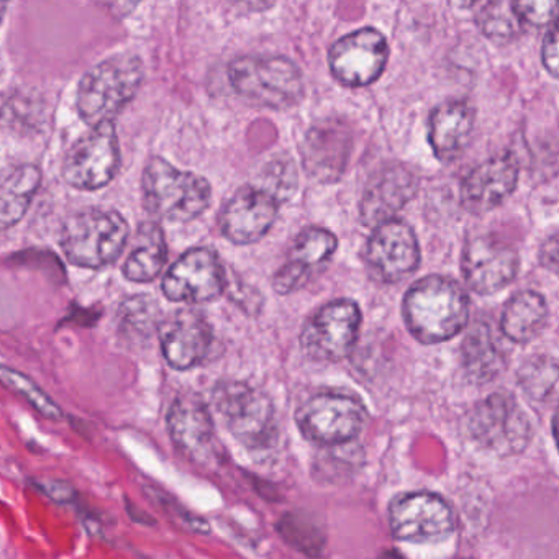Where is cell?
Here are the masks:
<instances>
[{
    "label": "cell",
    "mask_w": 559,
    "mask_h": 559,
    "mask_svg": "<svg viewBox=\"0 0 559 559\" xmlns=\"http://www.w3.org/2000/svg\"><path fill=\"white\" fill-rule=\"evenodd\" d=\"M0 382L8 385L11 391L21 395L22 399H25L45 418H50V420H61L63 418V411H61L60 405L40 385L35 384L28 376L22 374L21 371H15V369L8 368V366H0Z\"/></svg>",
    "instance_id": "cell-31"
},
{
    "label": "cell",
    "mask_w": 559,
    "mask_h": 559,
    "mask_svg": "<svg viewBox=\"0 0 559 559\" xmlns=\"http://www.w3.org/2000/svg\"><path fill=\"white\" fill-rule=\"evenodd\" d=\"M41 173L37 166L24 165L0 182V230L14 227L27 214L32 199L40 188Z\"/></svg>",
    "instance_id": "cell-25"
},
{
    "label": "cell",
    "mask_w": 559,
    "mask_h": 559,
    "mask_svg": "<svg viewBox=\"0 0 559 559\" xmlns=\"http://www.w3.org/2000/svg\"><path fill=\"white\" fill-rule=\"evenodd\" d=\"M228 431L245 447L263 450L276 438V418L271 399L245 382L224 381L212 395Z\"/></svg>",
    "instance_id": "cell-6"
},
{
    "label": "cell",
    "mask_w": 559,
    "mask_h": 559,
    "mask_svg": "<svg viewBox=\"0 0 559 559\" xmlns=\"http://www.w3.org/2000/svg\"><path fill=\"white\" fill-rule=\"evenodd\" d=\"M166 257L168 247L162 227L155 222H145L133 238V250L123 264V274L132 283H150L162 273Z\"/></svg>",
    "instance_id": "cell-24"
},
{
    "label": "cell",
    "mask_w": 559,
    "mask_h": 559,
    "mask_svg": "<svg viewBox=\"0 0 559 559\" xmlns=\"http://www.w3.org/2000/svg\"><path fill=\"white\" fill-rule=\"evenodd\" d=\"M359 326V307L352 300H333L306 323L300 345L306 355L316 361H342L355 348Z\"/></svg>",
    "instance_id": "cell-10"
},
{
    "label": "cell",
    "mask_w": 559,
    "mask_h": 559,
    "mask_svg": "<svg viewBox=\"0 0 559 559\" xmlns=\"http://www.w3.org/2000/svg\"><path fill=\"white\" fill-rule=\"evenodd\" d=\"M224 289V267L209 248L186 251L163 280V293L173 302H211L221 297Z\"/></svg>",
    "instance_id": "cell-12"
},
{
    "label": "cell",
    "mask_w": 559,
    "mask_h": 559,
    "mask_svg": "<svg viewBox=\"0 0 559 559\" xmlns=\"http://www.w3.org/2000/svg\"><path fill=\"white\" fill-rule=\"evenodd\" d=\"M476 110L469 100H448L431 112L428 140L440 162L453 163L463 156L473 136Z\"/></svg>",
    "instance_id": "cell-22"
},
{
    "label": "cell",
    "mask_w": 559,
    "mask_h": 559,
    "mask_svg": "<svg viewBox=\"0 0 559 559\" xmlns=\"http://www.w3.org/2000/svg\"><path fill=\"white\" fill-rule=\"evenodd\" d=\"M9 0H0V24L4 21L5 12H8Z\"/></svg>",
    "instance_id": "cell-42"
},
{
    "label": "cell",
    "mask_w": 559,
    "mask_h": 559,
    "mask_svg": "<svg viewBox=\"0 0 559 559\" xmlns=\"http://www.w3.org/2000/svg\"><path fill=\"white\" fill-rule=\"evenodd\" d=\"M558 382V362L548 355H536L526 359L519 369V384L533 401H546L555 394Z\"/></svg>",
    "instance_id": "cell-30"
},
{
    "label": "cell",
    "mask_w": 559,
    "mask_h": 559,
    "mask_svg": "<svg viewBox=\"0 0 559 559\" xmlns=\"http://www.w3.org/2000/svg\"><path fill=\"white\" fill-rule=\"evenodd\" d=\"M254 186L273 195L280 204L289 201L297 189V169L294 159L287 155L271 159L261 169Z\"/></svg>",
    "instance_id": "cell-32"
},
{
    "label": "cell",
    "mask_w": 559,
    "mask_h": 559,
    "mask_svg": "<svg viewBox=\"0 0 559 559\" xmlns=\"http://www.w3.org/2000/svg\"><path fill=\"white\" fill-rule=\"evenodd\" d=\"M543 64L552 78H558V28H556V24L549 25L548 34L543 41Z\"/></svg>",
    "instance_id": "cell-35"
},
{
    "label": "cell",
    "mask_w": 559,
    "mask_h": 559,
    "mask_svg": "<svg viewBox=\"0 0 559 559\" xmlns=\"http://www.w3.org/2000/svg\"><path fill=\"white\" fill-rule=\"evenodd\" d=\"M388 60V40L381 32L371 27L340 38L330 50L329 57L333 76L348 87H365L376 83Z\"/></svg>",
    "instance_id": "cell-11"
},
{
    "label": "cell",
    "mask_w": 559,
    "mask_h": 559,
    "mask_svg": "<svg viewBox=\"0 0 559 559\" xmlns=\"http://www.w3.org/2000/svg\"><path fill=\"white\" fill-rule=\"evenodd\" d=\"M453 2L454 8L457 9H469L476 4L477 0H451Z\"/></svg>",
    "instance_id": "cell-41"
},
{
    "label": "cell",
    "mask_w": 559,
    "mask_h": 559,
    "mask_svg": "<svg viewBox=\"0 0 559 559\" xmlns=\"http://www.w3.org/2000/svg\"><path fill=\"white\" fill-rule=\"evenodd\" d=\"M352 146V133L343 123H320L307 133L302 146L304 166L317 181H338L348 166Z\"/></svg>",
    "instance_id": "cell-20"
},
{
    "label": "cell",
    "mask_w": 559,
    "mask_h": 559,
    "mask_svg": "<svg viewBox=\"0 0 559 559\" xmlns=\"http://www.w3.org/2000/svg\"><path fill=\"white\" fill-rule=\"evenodd\" d=\"M389 525L395 538L404 542H431L450 535L456 526L451 507L440 496L405 493L389 509Z\"/></svg>",
    "instance_id": "cell-13"
},
{
    "label": "cell",
    "mask_w": 559,
    "mask_h": 559,
    "mask_svg": "<svg viewBox=\"0 0 559 559\" xmlns=\"http://www.w3.org/2000/svg\"><path fill=\"white\" fill-rule=\"evenodd\" d=\"M231 86L245 99L267 109H289L302 100V73L286 57H240L228 67Z\"/></svg>",
    "instance_id": "cell-5"
},
{
    "label": "cell",
    "mask_w": 559,
    "mask_h": 559,
    "mask_svg": "<svg viewBox=\"0 0 559 559\" xmlns=\"http://www.w3.org/2000/svg\"><path fill=\"white\" fill-rule=\"evenodd\" d=\"M310 277H312V274L307 273V271H304L302 267L297 266V264L286 261L284 266L277 271L276 276H274V289H276L277 294L287 296V294L296 293L297 289L306 286Z\"/></svg>",
    "instance_id": "cell-34"
},
{
    "label": "cell",
    "mask_w": 559,
    "mask_h": 559,
    "mask_svg": "<svg viewBox=\"0 0 559 559\" xmlns=\"http://www.w3.org/2000/svg\"><path fill=\"white\" fill-rule=\"evenodd\" d=\"M417 189L418 181L411 169L402 165L389 166L372 178L362 194L359 205L362 224L374 228L391 221L412 201Z\"/></svg>",
    "instance_id": "cell-21"
},
{
    "label": "cell",
    "mask_w": 559,
    "mask_h": 559,
    "mask_svg": "<svg viewBox=\"0 0 559 559\" xmlns=\"http://www.w3.org/2000/svg\"><path fill=\"white\" fill-rule=\"evenodd\" d=\"M129 235V224L119 212L86 209L68 218L61 248L74 266L100 270L123 253Z\"/></svg>",
    "instance_id": "cell-3"
},
{
    "label": "cell",
    "mask_w": 559,
    "mask_h": 559,
    "mask_svg": "<svg viewBox=\"0 0 559 559\" xmlns=\"http://www.w3.org/2000/svg\"><path fill=\"white\" fill-rule=\"evenodd\" d=\"M145 207L155 217L169 222H191L211 205L207 179L181 171L166 159L153 158L143 173Z\"/></svg>",
    "instance_id": "cell-4"
},
{
    "label": "cell",
    "mask_w": 559,
    "mask_h": 559,
    "mask_svg": "<svg viewBox=\"0 0 559 559\" xmlns=\"http://www.w3.org/2000/svg\"><path fill=\"white\" fill-rule=\"evenodd\" d=\"M515 248L493 237H476L464 248L461 270L467 287L480 296H490L509 286L519 273Z\"/></svg>",
    "instance_id": "cell-15"
},
{
    "label": "cell",
    "mask_w": 559,
    "mask_h": 559,
    "mask_svg": "<svg viewBox=\"0 0 559 559\" xmlns=\"http://www.w3.org/2000/svg\"><path fill=\"white\" fill-rule=\"evenodd\" d=\"M251 135L250 142L253 145V148L263 150L273 142L274 136V127L271 126L270 122H258L251 127Z\"/></svg>",
    "instance_id": "cell-38"
},
{
    "label": "cell",
    "mask_w": 559,
    "mask_h": 559,
    "mask_svg": "<svg viewBox=\"0 0 559 559\" xmlns=\"http://www.w3.org/2000/svg\"><path fill=\"white\" fill-rule=\"evenodd\" d=\"M548 322V304L542 294L523 290L507 302L500 330L510 342L525 345L535 340Z\"/></svg>",
    "instance_id": "cell-23"
},
{
    "label": "cell",
    "mask_w": 559,
    "mask_h": 559,
    "mask_svg": "<svg viewBox=\"0 0 559 559\" xmlns=\"http://www.w3.org/2000/svg\"><path fill=\"white\" fill-rule=\"evenodd\" d=\"M231 2L248 12H264L270 11L276 0H231Z\"/></svg>",
    "instance_id": "cell-40"
},
{
    "label": "cell",
    "mask_w": 559,
    "mask_h": 559,
    "mask_svg": "<svg viewBox=\"0 0 559 559\" xmlns=\"http://www.w3.org/2000/svg\"><path fill=\"white\" fill-rule=\"evenodd\" d=\"M467 435L483 450L499 456L522 453L532 438L528 417L512 395L492 394L467 415Z\"/></svg>",
    "instance_id": "cell-7"
},
{
    "label": "cell",
    "mask_w": 559,
    "mask_h": 559,
    "mask_svg": "<svg viewBox=\"0 0 559 559\" xmlns=\"http://www.w3.org/2000/svg\"><path fill=\"white\" fill-rule=\"evenodd\" d=\"M520 165L512 152H503L474 168L461 186V204L471 214L499 207L519 182Z\"/></svg>",
    "instance_id": "cell-18"
},
{
    "label": "cell",
    "mask_w": 559,
    "mask_h": 559,
    "mask_svg": "<svg viewBox=\"0 0 559 559\" xmlns=\"http://www.w3.org/2000/svg\"><path fill=\"white\" fill-rule=\"evenodd\" d=\"M120 168L119 139L112 122L99 123L78 140L63 165L68 185L81 191H97L116 178Z\"/></svg>",
    "instance_id": "cell-9"
},
{
    "label": "cell",
    "mask_w": 559,
    "mask_h": 559,
    "mask_svg": "<svg viewBox=\"0 0 559 559\" xmlns=\"http://www.w3.org/2000/svg\"><path fill=\"white\" fill-rule=\"evenodd\" d=\"M143 63L136 57L109 58L84 74L76 107L87 126L112 122L132 103L142 86Z\"/></svg>",
    "instance_id": "cell-2"
},
{
    "label": "cell",
    "mask_w": 559,
    "mask_h": 559,
    "mask_svg": "<svg viewBox=\"0 0 559 559\" xmlns=\"http://www.w3.org/2000/svg\"><path fill=\"white\" fill-rule=\"evenodd\" d=\"M539 258H542L543 266L548 267L551 273L558 271V238H556V235H552V237L543 245Z\"/></svg>",
    "instance_id": "cell-39"
},
{
    "label": "cell",
    "mask_w": 559,
    "mask_h": 559,
    "mask_svg": "<svg viewBox=\"0 0 559 559\" xmlns=\"http://www.w3.org/2000/svg\"><path fill=\"white\" fill-rule=\"evenodd\" d=\"M119 330L130 340H145L158 332V307L150 296L127 299L119 309Z\"/></svg>",
    "instance_id": "cell-28"
},
{
    "label": "cell",
    "mask_w": 559,
    "mask_h": 559,
    "mask_svg": "<svg viewBox=\"0 0 559 559\" xmlns=\"http://www.w3.org/2000/svg\"><path fill=\"white\" fill-rule=\"evenodd\" d=\"M280 205L258 186H243L222 211V234L235 245L257 243L273 227Z\"/></svg>",
    "instance_id": "cell-16"
},
{
    "label": "cell",
    "mask_w": 559,
    "mask_h": 559,
    "mask_svg": "<svg viewBox=\"0 0 559 559\" xmlns=\"http://www.w3.org/2000/svg\"><path fill=\"white\" fill-rule=\"evenodd\" d=\"M402 313L415 340L437 345L466 329L469 299L466 290L450 277H421L405 294Z\"/></svg>",
    "instance_id": "cell-1"
},
{
    "label": "cell",
    "mask_w": 559,
    "mask_h": 559,
    "mask_svg": "<svg viewBox=\"0 0 559 559\" xmlns=\"http://www.w3.org/2000/svg\"><path fill=\"white\" fill-rule=\"evenodd\" d=\"M366 411L361 402L342 392H322L300 405L297 427L307 440L335 447L348 443L361 433Z\"/></svg>",
    "instance_id": "cell-8"
},
{
    "label": "cell",
    "mask_w": 559,
    "mask_h": 559,
    "mask_svg": "<svg viewBox=\"0 0 559 559\" xmlns=\"http://www.w3.org/2000/svg\"><path fill=\"white\" fill-rule=\"evenodd\" d=\"M93 2L110 17L122 21L139 8L142 0H93Z\"/></svg>",
    "instance_id": "cell-36"
},
{
    "label": "cell",
    "mask_w": 559,
    "mask_h": 559,
    "mask_svg": "<svg viewBox=\"0 0 559 559\" xmlns=\"http://www.w3.org/2000/svg\"><path fill=\"white\" fill-rule=\"evenodd\" d=\"M467 376L477 384L492 381L503 368V356L487 323L477 322L467 332L461 348Z\"/></svg>",
    "instance_id": "cell-26"
},
{
    "label": "cell",
    "mask_w": 559,
    "mask_h": 559,
    "mask_svg": "<svg viewBox=\"0 0 559 559\" xmlns=\"http://www.w3.org/2000/svg\"><path fill=\"white\" fill-rule=\"evenodd\" d=\"M336 240L332 231L323 228H307L294 241L287 261L312 274L335 253Z\"/></svg>",
    "instance_id": "cell-27"
},
{
    "label": "cell",
    "mask_w": 559,
    "mask_h": 559,
    "mask_svg": "<svg viewBox=\"0 0 559 559\" xmlns=\"http://www.w3.org/2000/svg\"><path fill=\"white\" fill-rule=\"evenodd\" d=\"M480 32L493 41H510L522 32V21L513 9V0H489L477 17Z\"/></svg>",
    "instance_id": "cell-29"
},
{
    "label": "cell",
    "mask_w": 559,
    "mask_h": 559,
    "mask_svg": "<svg viewBox=\"0 0 559 559\" xmlns=\"http://www.w3.org/2000/svg\"><path fill=\"white\" fill-rule=\"evenodd\" d=\"M163 355L171 368L186 371L204 361L212 345V329L198 310H176L159 322Z\"/></svg>",
    "instance_id": "cell-17"
},
{
    "label": "cell",
    "mask_w": 559,
    "mask_h": 559,
    "mask_svg": "<svg viewBox=\"0 0 559 559\" xmlns=\"http://www.w3.org/2000/svg\"><path fill=\"white\" fill-rule=\"evenodd\" d=\"M513 9L522 24L545 28L555 24L558 0H513Z\"/></svg>",
    "instance_id": "cell-33"
},
{
    "label": "cell",
    "mask_w": 559,
    "mask_h": 559,
    "mask_svg": "<svg viewBox=\"0 0 559 559\" xmlns=\"http://www.w3.org/2000/svg\"><path fill=\"white\" fill-rule=\"evenodd\" d=\"M38 489L45 492V496L51 497L57 502H70L73 500V487L63 480H37Z\"/></svg>",
    "instance_id": "cell-37"
},
{
    "label": "cell",
    "mask_w": 559,
    "mask_h": 559,
    "mask_svg": "<svg viewBox=\"0 0 559 559\" xmlns=\"http://www.w3.org/2000/svg\"><path fill=\"white\" fill-rule=\"evenodd\" d=\"M366 263L389 284L414 273L420 263V247L411 225L394 217L374 227L366 247Z\"/></svg>",
    "instance_id": "cell-14"
},
{
    "label": "cell",
    "mask_w": 559,
    "mask_h": 559,
    "mask_svg": "<svg viewBox=\"0 0 559 559\" xmlns=\"http://www.w3.org/2000/svg\"><path fill=\"white\" fill-rule=\"evenodd\" d=\"M168 428L176 447L195 463L207 464L217 456L214 421L198 395L182 394L173 402Z\"/></svg>",
    "instance_id": "cell-19"
}]
</instances>
